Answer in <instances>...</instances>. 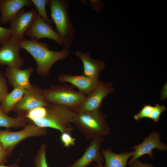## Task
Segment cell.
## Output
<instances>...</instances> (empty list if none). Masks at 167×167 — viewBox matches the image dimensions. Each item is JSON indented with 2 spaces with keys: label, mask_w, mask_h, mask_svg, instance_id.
<instances>
[{
  "label": "cell",
  "mask_w": 167,
  "mask_h": 167,
  "mask_svg": "<svg viewBox=\"0 0 167 167\" xmlns=\"http://www.w3.org/2000/svg\"><path fill=\"white\" fill-rule=\"evenodd\" d=\"M130 167H156L151 164L142 163L139 159H137L129 165Z\"/></svg>",
  "instance_id": "cell-29"
},
{
  "label": "cell",
  "mask_w": 167,
  "mask_h": 167,
  "mask_svg": "<svg viewBox=\"0 0 167 167\" xmlns=\"http://www.w3.org/2000/svg\"><path fill=\"white\" fill-rule=\"evenodd\" d=\"M106 118L100 108L88 112L73 111V123L87 139L92 140L109 134Z\"/></svg>",
  "instance_id": "cell-2"
},
{
  "label": "cell",
  "mask_w": 167,
  "mask_h": 167,
  "mask_svg": "<svg viewBox=\"0 0 167 167\" xmlns=\"http://www.w3.org/2000/svg\"><path fill=\"white\" fill-rule=\"evenodd\" d=\"M134 151L124 152L120 154L113 152L111 149H102L101 151L105 161L104 167H125L129 158L132 156Z\"/></svg>",
  "instance_id": "cell-18"
},
{
  "label": "cell",
  "mask_w": 167,
  "mask_h": 167,
  "mask_svg": "<svg viewBox=\"0 0 167 167\" xmlns=\"http://www.w3.org/2000/svg\"><path fill=\"white\" fill-rule=\"evenodd\" d=\"M60 139L64 147L69 148L70 146L74 145L75 144L76 139L73 138L69 133H62Z\"/></svg>",
  "instance_id": "cell-25"
},
{
  "label": "cell",
  "mask_w": 167,
  "mask_h": 167,
  "mask_svg": "<svg viewBox=\"0 0 167 167\" xmlns=\"http://www.w3.org/2000/svg\"><path fill=\"white\" fill-rule=\"evenodd\" d=\"M25 35L30 40L38 41L46 38L55 41L60 45L64 44L62 39L52 26L46 23L38 14Z\"/></svg>",
  "instance_id": "cell-11"
},
{
  "label": "cell",
  "mask_w": 167,
  "mask_h": 167,
  "mask_svg": "<svg viewBox=\"0 0 167 167\" xmlns=\"http://www.w3.org/2000/svg\"><path fill=\"white\" fill-rule=\"evenodd\" d=\"M167 97V84H165L163 88L161 94V98L162 100H165Z\"/></svg>",
  "instance_id": "cell-31"
},
{
  "label": "cell",
  "mask_w": 167,
  "mask_h": 167,
  "mask_svg": "<svg viewBox=\"0 0 167 167\" xmlns=\"http://www.w3.org/2000/svg\"><path fill=\"white\" fill-rule=\"evenodd\" d=\"M22 156V155H20L18 160L15 161V162L13 164L10 165L6 166L4 165H0V167H19L18 164V162L19 161V160Z\"/></svg>",
  "instance_id": "cell-32"
},
{
  "label": "cell",
  "mask_w": 167,
  "mask_h": 167,
  "mask_svg": "<svg viewBox=\"0 0 167 167\" xmlns=\"http://www.w3.org/2000/svg\"><path fill=\"white\" fill-rule=\"evenodd\" d=\"M29 122V120L24 116L18 115L15 118L8 116L0 108V127L7 129L10 128L24 127Z\"/></svg>",
  "instance_id": "cell-20"
},
{
  "label": "cell",
  "mask_w": 167,
  "mask_h": 167,
  "mask_svg": "<svg viewBox=\"0 0 167 167\" xmlns=\"http://www.w3.org/2000/svg\"><path fill=\"white\" fill-rule=\"evenodd\" d=\"M47 132L45 128L37 126L29 120L24 128L20 131L13 132L9 129H0V143L7 156L11 157L15 148L21 141L29 137L45 135Z\"/></svg>",
  "instance_id": "cell-6"
},
{
  "label": "cell",
  "mask_w": 167,
  "mask_h": 167,
  "mask_svg": "<svg viewBox=\"0 0 167 167\" xmlns=\"http://www.w3.org/2000/svg\"><path fill=\"white\" fill-rule=\"evenodd\" d=\"M35 6L38 15L47 23L51 25L52 21L48 17L46 6L49 0H31Z\"/></svg>",
  "instance_id": "cell-21"
},
{
  "label": "cell",
  "mask_w": 167,
  "mask_h": 167,
  "mask_svg": "<svg viewBox=\"0 0 167 167\" xmlns=\"http://www.w3.org/2000/svg\"><path fill=\"white\" fill-rule=\"evenodd\" d=\"M58 79L61 84L69 83L76 87L79 90L86 95L89 94L99 84V79L89 78L83 74L74 75L62 74L58 77Z\"/></svg>",
  "instance_id": "cell-14"
},
{
  "label": "cell",
  "mask_w": 167,
  "mask_h": 167,
  "mask_svg": "<svg viewBox=\"0 0 167 167\" xmlns=\"http://www.w3.org/2000/svg\"><path fill=\"white\" fill-rule=\"evenodd\" d=\"M35 8L25 11L23 9L20 10L10 22V29L12 37L18 41L24 38L26 32L29 29L38 15Z\"/></svg>",
  "instance_id": "cell-9"
},
{
  "label": "cell",
  "mask_w": 167,
  "mask_h": 167,
  "mask_svg": "<svg viewBox=\"0 0 167 167\" xmlns=\"http://www.w3.org/2000/svg\"><path fill=\"white\" fill-rule=\"evenodd\" d=\"M161 135L157 131H153L141 143L133 146L131 149H134L132 157L128 163L129 165L142 156L148 154L151 158L153 157L152 150L156 148L160 151L167 150V146L161 140Z\"/></svg>",
  "instance_id": "cell-10"
},
{
  "label": "cell",
  "mask_w": 167,
  "mask_h": 167,
  "mask_svg": "<svg viewBox=\"0 0 167 167\" xmlns=\"http://www.w3.org/2000/svg\"><path fill=\"white\" fill-rule=\"evenodd\" d=\"M12 36V33L9 28L0 26V45L8 40Z\"/></svg>",
  "instance_id": "cell-27"
},
{
  "label": "cell",
  "mask_w": 167,
  "mask_h": 167,
  "mask_svg": "<svg viewBox=\"0 0 167 167\" xmlns=\"http://www.w3.org/2000/svg\"><path fill=\"white\" fill-rule=\"evenodd\" d=\"M20 49L18 41L12 37L2 44L0 47V64L21 69L24 61L19 54Z\"/></svg>",
  "instance_id": "cell-12"
},
{
  "label": "cell",
  "mask_w": 167,
  "mask_h": 167,
  "mask_svg": "<svg viewBox=\"0 0 167 167\" xmlns=\"http://www.w3.org/2000/svg\"><path fill=\"white\" fill-rule=\"evenodd\" d=\"M153 106L150 105H146L143 106L140 111L133 116L134 119L136 121L140 118L148 117Z\"/></svg>",
  "instance_id": "cell-26"
},
{
  "label": "cell",
  "mask_w": 167,
  "mask_h": 167,
  "mask_svg": "<svg viewBox=\"0 0 167 167\" xmlns=\"http://www.w3.org/2000/svg\"><path fill=\"white\" fill-rule=\"evenodd\" d=\"M105 138V136H102L92 140L82 156L75 161L72 165L66 167H88L93 161L98 164H102L104 158L100 149Z\"/></svg>",
  "instance_id": "cell-13"
},
{
  "label": "cell",
  "mask_w": 167,
  "mask_h": 167,
  "mask_svg": "<svg viewBox=\"0 0 167 167\" xmlns=\"http://www.w3.org/2000/svg\"><path fill=\"white\" fill-rule=\"evenodd\" d=\"M69 1L66 0H49L47 4L50 8V16L56 31L63 41V49L66 50L71 45L76 32L69 18Z\"/></svg>",
  "instance_id": "cell-4"
},
{
  "label": "cell",
  "mask_w": 167,
  "mask_h": 167,
  "mask_svg": "<svg viewBox=\"0 0 167 167\" xmlns=\"http://www.w3.org/2000/svg\"><path fill=\"white\" fill-rule=\"evenodd\" d=\"M18 42L20 48L27 51L34 58L37 65V73L41 76H48L53 65L66 58L70 54L69 50L64 49L60 51L51 50L47 43L35 40L24 39Z\"/></svg>",
  "instance_id": "cell-1"
},
{
  "label": "cell",
  "mask_w": 167,
  "mask_h": 167,
  "mask_svg": "<svg viewBox=\"0 0 167 167\" xmlns=\"http://www.w3.org/2000/svg\"><path fill=\"white\" fill-rule=\"evenodd\" d=\"M75 54L82 62L83 74L91 78L99 79L101 71L105 68V63L101 60L93 58L89 51L83 53L77 51Z\"/></svg>",
  "instance_id": "cell-17"
},
{
  "label": "cell",
  "mask_w": 167,
  "mask_h": 167,
  "mask_svg": "<svg viewBox=\"0 0 167 167\" xmlns=\"http://www.w3.org/2000/svg\"><path fill=\"white\" fill-rule=\"evenodd\" d=\"M33 71V69L31 67L22 70L16 67H7L4 75L11 86L13 88L20 87L26 89L30 88L32 85L29 79Z\"/></svg>",
  "instance_id": "cell-16"
},
{
  "label": "cell",
  "mask_w": 167,
  "mask_h": 167,
  "mask_svg": "<svg viewBox=\"0 0 167 167\" xmlns=\"http://www.w3.org/2000/svg\"><path fill=\"white\" fill-rule=\"evenodd\" d=\"M94 167H104L102 164H98V165H95Z\"/></svg>",
  "instance_id": "cell-33"
},
{
  "label": "cell",
  "mask_w": 167,
  "mask_h": 167,
  "mask_svg": "<svg viewBox=\"0 0 167 167\" xmlns=\"http://www.w3.org/2000/svg\"><path fill=\"white\" fill-rule=\"evenodd\" d=\"M114 91L112 83L100 81L98 86L89 94L86 95L82 104L75 111L88 112L100 108L105 97Z\"/></svg>",
  "instance_id": "cell-8"
},
{
  "label": "cell",
  "mask_w": 167,
  "mask_h": 167,
  "mask_svg": "<svg viewBox=\"0 0 167 167\" xmlns=\"http://www.w3.org/2000/svg\"><path fill=\"white\" fill-rule=\"evenodd\" d=\"M91 5L93 9L99 11L102 7V4L101 1H99L89 0Z\"/></svg>",
  "instance_id": "cell-30"
},
{
  "label": "cell",
  "mask_w": 167,
  "mask_h": 167,
  "mask_svg": "<svg viewBox=\"0 0 167 167\" xmlns=\"http://www.w3.org/2000/svg\"><path fill=\"white\" fill-rule=\"evenodd\" d=\"M166 110V109L164 105L156 104L155 106H153L148 118L156 122L159 121L161 113Z\"/></svg>",
  "instance_id": "cell-23"
},
{
  "label": "cell",
  "mask_w": 167,
  "mask_h": 167,
  "mask_svg": "<svg viewBox=\"0 0 167 167\" xmlns=\"http://www.w3.org/2000/svg\"><path fill=\"white\" fill-rule=\"evenodd\" d=\"M33 5L31 0H0V23L7 24L26 6Z\"/></svg>",
  "instance_id": "cell-15"
},
{
  "label": "cell",
  "mask_w": 167,
  "mask_h": 167,
  "mask_svg": "<svg viewBox=\"0 0 167 167\" xmlns=\"http://www.w3.org/2000/svg\"><path fill=\"white\" fill-rule=\"evenodd\" d=\"M7 153L0 143V165H3L7 161Z\"/></svg>",
  "instance_id": "cell-28"
},
{
  "label": "cell",
  "mask_w": 167,
  "mask_h": 167,
  "mask_svg": "<svg viewBox=\"0 0 167 167\" xmlns=\"http://www.w3.org/2000/svg\"><path fill=\"white\" fill-rule=\"evenodd\" d=\"M45 107L46 112L44 116L29 120L40 127L51 128L61 133L71 134L73 128L69 123H73V111L65 106L51 103Z\"/></svg>",
  "instance_id": "cell-3"
},
{
  "label": "cell",
  "mask_w": 167,
  "mask_h": 167,
  "mask_svg": "<svg viewBox=\"0 0 167 167\" xmlns=\"http://www.w3.org/2000/svg\"><path fill=\"white\" fill-rule=\"evenodd\" d=\"M49 103L45 99L43 90L36 85L32 84L30 88L25 89L22 97L11 111L16 112L18 115L25 116L28 112Z\"/></svg>",
  "instance_id": "cell-7"
},
{
  "label": "cell",
  "mask_w": 167,
  "mask_h": 167,
  "mask_svg": "<svg viewBox=\"0 0 167 167\" xmlns=\"http://www.w3.org/2000/svg\"><path fill=\"white\" fill-rule=\"evenodd\" d=\"M7 81L2 72L0 71V102L9 93Z\"/></svg>",
  "instance_id": "cell-24"
},
{
  "label": "cell",
  "mask_w": 167,
  "mask_h": 167,
  "mask_svg": "<svg viewBox=\"0 0 167 167\" xmlns=\"http://www.w3.org/2000/svg\"><path fill=\"white\" fill-rule=\"evenodd\" d=\"M75 87L67 84L53 85L43 90L49 103L65 106L74 110L82 104L86 96L79 91H75Z\"/></svg>",
  "instance_id": "cell-5"
},
{
  "label": "cell",
  "mask_w": 167,
  "mask_h": 167,
  "mask_svg": "<svg viewBox=\"0 0 167 167\" xmlns=\"http://www.w3.org/2000/svg\"><path fill=\"white\" fill-rule=\"evenodd\" d=\"M46 146L43 143L40 146L36 155L34 157L35 167H48L46 159Z\"/></svg>",
  "instance_id": "cell-22"
},
{
  "label": "cell",
  "mask_w": 167,
  "mask_h": 167,
  "mask_svg": "<svg viewBox=\"0 0 167 167\" xmlns=\"http://www.w3.org/2000/svg\"><path fill=\"white\" fill-rule=\"evenodd\" d=\"M25 91V89L21 88H14L13 90L8 93L1 101V109L8 115L14 106L22 98Z\"/></svg>",
  "instance_id": "cell-19"
}]
</instances>
